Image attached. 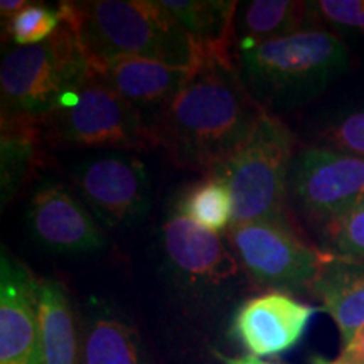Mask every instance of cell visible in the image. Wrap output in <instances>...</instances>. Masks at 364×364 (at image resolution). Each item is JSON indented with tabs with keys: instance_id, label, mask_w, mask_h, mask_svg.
I'll list each match as a JSON object with an SVG mask.
<instances>
[{
	"instance_id": "ffe728a7",
	"label": "cell",
	"mask_w": 364,
	"mask_h": 364,
	"mask_svg": "<svg viewBox=\"0 0 364 364\" xmlns=\"http://www.w3.org/2000/svg\"><path fill=\"white\" fill-rule=\"evenodd\" d=\"M81 364H149L139 334L124 318L100 311L90 318Z\"/></svg>"
},
{
	"instance_id": "484cf974",
	"label": "cell",
	"mask_w": 364,
	"mask_h": 364,
	"mask_svg": "<svg viewBox=\"0 0 364 364\" xmlns=\"http://www.w3.org/2000/svg\"><path fill=\"white\" fill-rule=\"evenodd\" d=\"M343 356L354 364H364V327L356 332L351 343L344 346Z\"/></svg>"
},
{
	"instance_id": "9c48e42d",
	"label": "cell",
	"mask_w": 364,
	"mask_h": 364,
	"mask_svg": "<svg viewBox=\"0 0 364 364\" xmlns=\"http://www.w3.org/2000/svg\"><path fill=\"white\" fill-rule=\"evenodd\" d=\"M290 199L322 228L339 220L364 201V157L324 145L299 150L290 167Z\"/></svg>"
},
{
	"instance_id": "5b68a950",
	"label": "cell",
	"mask_w": 364,
	"mask_h": 364,
	"mask_svg": "<svg viewBox=\"0 0 364 364\" xmlns=\"http://www.w3.org/2000/svg\"><path fill=\"white\" fill-rule=\"evenodd\" d=\"M294 145L289 127L265 110L243 144L213 172L230 189L231 225L289 220L287 206Z\"/></svg>"
},
{
	"instance_id": "603a6c76",
	"label": "cell",
	"mask_w": 364,
	"mask_h": 364,
	"mask_svg": "<svg viewBox=\"0 0 364 364\" xmlns=\"http://www.w3.org/2000/svg\"><path fill=\"white\" fill-rule=\"evenodd\" d=\"M326 252L364 262V201L322 228Z\"/></svg>"
},
{
	"instance_id": "d4e9b609",
	"label": "cell",
	"mask_w": 364,
	"mask_h": 364,
	"mask_svg": "<svg viewBox=\"0 0 364 364\" xmlns=\"http://www.w3.org/2000/svg\"><path fill=\"white\" fill-rule=\"evenodd\" d=\"M317 21L351 31H364V0H321L311 2Z\"/></svg>"
},
{
	"instance_id": "44dd1931",
	"label": "cell",
	"mask_w": 364,
	"mask_h": 364,
	"mask_svg": "<svg viewBox=\"0 0 364 364\" xmlns=\"http://www.w3.org/2000/svg\"><path fill=\"white\" fill-rule=\"evenodd\" d=\"M206 230L221 233L230 228L233 203L226 182L215 174L194 182L182 191L177 211Z\"/></svg>"
},
{
	"instance_id": "f1b7e54d",
	"label": "cell",
	"mask_w": 364,
	"mask_h": 364,
	"mask_svg": "<svg viewBox=\"0 0 364 364\" xmlns=\"http://www.w3.org/2000/svg\"><path fill=\"white\" fill-rule=\"evenodd\" d=\"M318 364H354V363L349 361V359H346L344 356H341V358L336 359V361H331V363H326V361H318Z\"/></svg>"
},
{
	"instance_id": "6da1fadb",
	"label": "cell",
	"mask_w": 364,
	"mask_h": 364,
	"mask_svg": "<svg viewBox=\"0 0 364 364\" xmlns=\"http://www.w3.org/2000/svg\"><path fill=\"white\" fill-rule=\"evenodd\" d=\"M263 112L241 80L240 66L203 63L164 112L154 136L176 166L213 174Z\"/></svg>"
},
{
	"instance_id": "9a60e30c",
	"label": "cell",
	"mask_w": 364,
	"mask_h": 364,
	"mask_svg": "<svg viewBox=\"0 0 364 364\" xmlns=\"http://www.w3.org/2000/svg\"><path fill=\"white\" fill-rule=\"evenodd\" d=\"M191 36L199 53V65L218 63L240 66L235 22V0H159Z\"/></svg>"
},
{
	"instance_id": "83f0119b",
	"label": "cell",
	"mask_w": 364,
	"mask_h": 364,
	"mask_svg": "<svg viewBox=\"0 0 364 364\" xmlns=\"http://www.w3.org/2000/svg\"><path fill=\"white\" fill-rule=\"evenodd\" d=\"M220 361L223 364H277L265 361V359H260L258 356H253V354H248V356H240V358H230L225 356V354H218Z\"/></svg>"
},
{
	"instance_id": "277c9868",
	"label": "cell",
	"mask_w": 364,
	"mask_h": 364,
	"mask_svg": "<svg viewBox=\"0 0 364 364\" xmlns=\"http://www.w3.org/2000/svg\"><path fill=\"white\" fill-rule=\"evenodd\" d=\"M90 75V61L70 21L44 43L7 49L0 63L4 117L43 120Z\"/></svg>"
},
{
	"instance_id": "7c38bea8",
	"label": "cell",
	"mask_w": 364,
	"mask_h": 364,
	"mask_svg": "<svg viewBox=\"0 0 364 364\" xmlns=\"http://www.w3.org/2000/svg\"><path fill=\"white\" fill-rule=\"evenodd\" d=\"M317 312L290 294L270 290L236 309L231 334L253 356H279L300 343Z\"/></svg>"
},
{
	"instance_id": "ba28073f",
	"label": "cell",
	"mask_w": 364,
	"mask_h": 364,
	"mask_svg": "<svg viewBox=\"0 0 364 364\" xmlns=\"http://www.w3.org/2000/svg\"><path fill=\"white\" fill-rule=\"evenodd\" d=\"M73 189L103 228L130 226L149 213L150 179L135 152L100 150L70 171Z\"/></svg>"
},
{
	"instance_id": "ac0fdd59",
	"label": "cell",
	"mask_w": 364,
	"mask_h": 364,
	"mask_svg": "<svg viewBox=\"0 0 364 364\" xmlns=\"http://www.w3.org/2000/svg\"><path fill=\"white\" fill-rule=\"evenodd\" d=\"M0 132V196L2 208H6L21 186L41 167L43 149L49 142L43 120L38 118L2 115Z\"/></svg>"
},
{
	"instance_id": "cb8c5ba5",
	"label": "cell",
	"mask_w": 364,
	"mask_h": 364,
	"mask_svg": "<svg viewBox=\"0 0 364 364\" xmlns=\"http://www.w3.org/2000/svg\"><path fill=\"white\" fill-rule=\"evenodd\" d=\"M318 145L364 157V105L338 113L322 127Z\"/></svg>"
},
{
	"instance_id": "8992f818",
	"label": "cell",
	"mask_w": 364,
	"mask_h": 364,
	"mask_svg": "<svg viewBox=\"0 0 364 364\" xmlns=\"http://www.w3.org/2000/svg\"><path fill=\"white\" fill-rule=\"evenodd\" d=\"M43 124L48 142L66 147L98 152H140L157 147L142 117L91 70L83 83L43 118Z\"/></svg>"
},
{
	"instance_id": "3957f363",
	"label": "cell",
	"mask_w": 364,
	"mask_h": 364,
	"mask_svg": "<svg viewBox=\"0 0 364 364\" xmlns=\"http://www.w3.org/2000/svg\"><path fill=\"white\" fill-rule=\"evenodd\" d=\"M348 70L338 36L306 29L240 53V76L263 110H292L318 97Z\"/></svg>"
},
{
	"instance_id": "7402d4cb",
	"label": "cell",
	"mask_w": 364,
	"mask_h": 364,
	"mask_svg": "<svg viewBox=\"0 0 364 364\" xmlns=\"http://www.w3.org/2000/svg\"><path fill=\"white\" fill-rule=\"evenodd\" d=\"M63 21L65 14L59 6L49 7L29 2L17 16L7 21V34L16 46H36L51 38Z\"/></svg>"
},
{
	"instance_id": "30bf717a",
	"label": "cell",
	"mask_w": 364,
	"mask_h": 364,
	"mask_svg": "<svg viewBox=\"0 0 364 364\" xmlns=\"http://www.w3.org/2000/svg\"><path fill=\"white\" fill-rule=\"evenodd\" d=\"M31 238L54 255H90L107 247L103 226L76 194L58 182L39 184L26 208Z\"/></svg>"
},
{
	"instance_id": "52a82bcc",
	"label": "cell",
	"mask_w": 364,
	"mask_h": 364,
	"mask_svg": "<svg viewBox=\"0 0 364 364\" xmlns=\"http://www.w3.org/2000/svg\"><path fill=\"white\" fill-rule=\"evenodd\" d=\"M226 240L255 284L277 292L309 289L332 257L309 245L289 220H258L231 225Z\"/></svg>"
},
{
	"instance_id": "d6986e66",
	"label": "cell",
	"mask_w": 364,
	"mask_h": 364,
	"mask_svg": "<svg viewBox=\"0 0 364 364\" xmlns=\"http://www.w3.org/2000/svg\"><path fill=\"white\" fill-rule=\"evenodd\" d=\"M39 331L43 364H78L75 316L65 285L39 280Z\"/></svg>"
},
{
	"instance_id": "5bb4252c",
	"label": "cell",
	"mask_w": 364,
	"mask_h": 364,
	"mask_svg": "<svg viewBox=\"0 0 364 364\" xmlns=\"http://www.w3.org/2000/svg\"><path fill=\"white\" fill-rule=\"evenodd\" d=\"M90 70L142 117L154 134L164 112L184 88L196 68L174 66L150 58H118ZM156 139V136H154Z\"/></svg>"
},
{
	"instance_id": "4fadbf2b",
	"label": "cell",
	"mask_w": 364,
	"mask_h": 364,
	"mask_svg": "<svg viewBox=\"0 0 364 364\" xmlns=\"http://www.w3.org/2000/svg\"><path fill=\"white\" fill-rule=\"evenodd\" d=\"M162 247L172 275L189 287H220L235 279L241 268L220 233L179 213L164 223Z\"/></svg>"
},
{
	"instance_id": "8fae6325",
	"label": "cell",
	"mask_w": 364,
	"mask_h": 364,
	"mask_svg": "<svg viewBox=\"0 0 364 364\" xmlns=\"http://www.w3.org/2000/svg\"><path fill=\"white\" fill-rule=\"evenodd\" d=\"M0 364H43L39 280L7 248L0 252Z\"/></svg>"
},
{
	"instance_id": "2e32d148",
	"label": "cell",
	"mask_w": 364,
	"mask_h": 364,
	"mask_svg": "<svg viewBox=\"0 0 364 364\" xmlns=\"http://www.w3.org/2000/svg\"><path fill=\"white\" fill-rule=\"evenodd\" d=\"M311 290L334 318L344 346L364 327V262L332 255Z\"/></svg>"
},
{
	"instance_id": "e0dca14e",
	"label": "cell",
	"mask_w": 364,
	"mask_h": 364,
	"mask_svg": "<svg viewBox=\"0 0 364 364\" xmlns=\"http://www.w3.org/2000/svg\"><path fill=\"white\" fill-rule=\"evenodd\" d=\"M306 29H318L314 9L306 2L252 0L240 4L236 11L235 36L238 53Z\"/></svg>"
},
{
	"instance_id": "4316f807",
	"label": "cell",
	"mask_w": 364,
	"mask_h": 364,
	"mask_svg": "<svg viewBox=\"0 0 364 364\" xmlns=\"http://www.w3.org/2000/svg\"><path fill=\"white\" fill-rule=\"evenodd\" d=\"M27 4L29 2H26V0H2V2H0V16H2V21H11L14 16H17V14L27 6Z\"/></svg>"
},
{
	"instance_id": "7a4b0ae2",
	"label": "cell",
	"mask_w": 364,
	"mask_h": 364,
	"mask_svg": "<svg viewBox=\"0 0 364 364\" xmlns=\"http://www.w3.org/2000/svg\"><path fill=\"white\" fill-rule=\"evenodd\" d=\"M59 7L78 33L91 66L118 58L199 66L191 36L159 0H83Z\"/></svg>"
}]
</instances>
